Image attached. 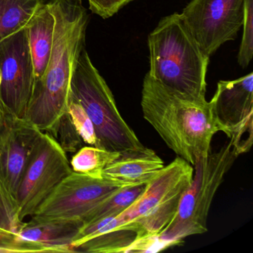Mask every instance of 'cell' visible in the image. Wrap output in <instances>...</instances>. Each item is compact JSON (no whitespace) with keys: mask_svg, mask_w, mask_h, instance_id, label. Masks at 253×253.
Returning <instances> with one entry per match:
<instances>
[{"mask_svg":"<svg viewBox=\"0 0 253 253\" xmlns=\"http://www.w3.org/2000/svg\"><path fill=\"white\" fill-rule=\"evenodd\" d=\"M48 5L55 19L52 51L45 73L34 82L24 117L46 133L68 111L71 81L89 23L82 0H48Z\"/></svg>","mask_w":253,"mask_h":253,"instance_id":"6da1fadb","label":"cell"},{"mask_svg":"<svg viewBox=\"0 0 253 253\" xmlns=\"http://www.w3.org/2000/svg\"><path fill=\"white\" fill-rule=\"evenodd\" d=\"M143 118L164 143L194 167L210 152L217 131L211 104L167 88L146 74L141 94Z\"/></svg>","mask_w":253,"mask_h":253,"instance_id":"7a4b0ae2","label":"cell"},{"mask_svg":"<svg viewBox=\"0 0 253 253\" xmlns=\"http://www.w3.org/2000/svg\"><path fill=\"white\" fill-rule=\"evenodd\" d=\"M149 75L177 92L206 99L210 57L204 52L179 13L160 20L148 38Z\"/></svg>","mask_w":253,"mask_h":253,"instance_id":"3957f363","label":"cell"},{"mask_svg":"<svg viewBox=\"0 0 253 253\" xmlns=\"http://www.w3.org/2000/svg\"><path fill=\"white\" fill-rule=\"evenodd\" d=\"M69 97L78 102L91 119L97 139L96 147L120 154L144 149L120 114L112 91L85 49L74 71Z\"/></svg>","mask_w":253,"mask_h":253,"instance_id":"277c9868","label":"cell"},{"mask_svg":"<svg viewBox=\"0 0 253 253\" xmlns=\"http://www.w3.org/2000/svg\"><path fill=\"white\" fill-rule=\"evenodd\" d=\"M238 156L229 140L217 152L201 157L193 167L192 183L180 199L177 214L159 235L180 246L184 238L207 232L213 198Z\"/></svg>","mask_w":253,"mask_h":253,"instance_id":"5b68a950","label":"cell"},{"mask_svg":"<svg viewBox=\"0 0 253 253\" xmlns=\"http://www.w3.org/2000/svg\"><path fill=\"white\" fill-rule=\"evenodd\" d=\"M193 175V167L177 157L146 183L144 192L129 207L115 217L117 226L134 225L140 238L159 235L177 214Z\"/></svg>","mask_w":253,"mask_h":253,"instance_id":"8992f818","label":"cell"},{"mask_svg":"<svg viewBox=\"0 0 253 253\" xmlns=\"http://www.w3.org/2000/svg\"><path fill=\"white\" fill-rule=\"evenodd\" d=\"M72 171L66 152L52 136L42 133L17 189L16 202L20 221L34 215Z\"/></svg>","mask_w":253,"mask_h":253,"instance_id":"52a82bcc","label":"cell"},{"mask_svg":"<svg viewBox=\"0 0 253 253\" xmlns=\"http://www.w3.org/2000/svg\"><path fill=\"white\" fill-rule=\"evenodd\" d=\"M217 131L224 133L238 155L253 140V73L234 81H220L210 101Z\"/></svg>","mask_w":253,"mask_h":253,"instance_id":"ba28073f","label":"cell"},{"mask_svg":"<svg viewBox=\"0 0 253 253\" xmlns=\"http://www.w3.org/2000/svg\"><path fill=\"white\" fill-rule=\"evenodd\" d=\"M180 15L210 57L223 44L237 38L244 23V0H189Z\"/></svg>","mask_w":253,"mask_h":253,"instance_id":"9c48e42d","label":"cell"},{"mask_svg":"<svg viewBox=\"0 0 253 253\" xmlns=\"http://www.w3.org/2000/svg\"><path fill=\"white\" fill-rule=\"evenodd\" d=\"M35 82L27 27L0 41V103L24 118Z\"/></svg>","mask_w":253,"mask_h":253,"instance_id":"30bf717a","label":"cell"},{"mask_svg":"<svg viewBox=\"0 0 253 253\" xmlns=\"http://www.w3.org/2000/svg\"><path fill=\"white\" fill-rule=\"evenodd\" d=\"M126 186L131 185L72 171L34 215L84 221L87 214L103 200Z\"/></svg>","mask_w":253,"mask_h":253,"instance_id":"8fae6325","label":"cell"},{"mask_svg":"<svg viewBox=\"0 0 253 253\" xmlns=\"http://www.w3.org/2000/svg\"><path fill=\"white\" fill-rule=\"evenodd\" d=\"M42 133L0 103V177L15 201L23 173Z\"/></svg>","mask_w":253,"mask_h":253,"instance_id":"7c38bea8","label":"cell"},{"mask_svg":"<svg viewBox=\"0 0 253 253\" xmlns=\"http://www.w3.org/2000/svg\"><path fill=\"white\" fill-rule=\"evenodd\" d=\"M17 232L21 241L39 246L43 253H72V244L83 226L75 219L32 215Z\"/></svg>","mask_w":253,"mask_h":253,"instance_id":"4fadbf2b","label":"cell"},{"mask_svg":"<svg viewBox=\"0 0 253 253\" xmlns=\"http://www.w3.org/2000/svg\"><path fill=\"white\" fill-rule=\"evenodd\" d=\"M164 167L163 160L152 149L121 154L102 172V177L128 185L146 183Z\"/></svg>","mask_w":253,"mask_h":253,"instance_id":"5bb4252c","label":"cell"},{"mask_svg":"<svg viewBox=\"0 0 253 253\" xmlns=\"http://www.w3.org/2000/svg\"><path fill=\"white\" fill-rule=\"evenodd\" d=\"M55 19L48 3L38 8L27 26L35 81L42 78L51 57Z\"/></svg>","mask_w":253,"mask_h":253,"instance_id":"9a60e30c","label":"cell"},{"mask_svg":"<svg viewBox=\"0 0 253 253\" xmlns=\"http://www.w3.org/2000/svg\"><path fill=\"white\" fill-rule=\"evenodd\" d=\"M48 0H0V41L27 27L38 8Z\"/></svg>","mask_w":253,"mask_h":253,"instance_id":"2e32d148","label":"cell"},{"mask_svg":"<svg viewBox=\"0 0 253 253\" xmlns=\"http://www.w3.org/2000/svg\"><path fill=\"white\" fill-rule=\"evenodd\" d=\"M146 183L124 186L94 207L84 218L83 226L115 217L129 207L144 192Z\"/></svg>","mask_w":253,"mask_h":253,"instance_id":"e0dca14e","label":"cell"},{"mask_svg":"<svg viewBox=\"0 0 253 253\" xmlns=\"http://www.w3.org/2000/svg\"><path fill=\"white\" fill-rule=\"evenodd\" d=\"M120 155L118 152H109L96 146H83L72 157L71 167L75 172L102 178L103 169Z\"/></svg>","mask_w":253,"mask_h":253,"instance_id":"ac0fdd59","label":"cell"},{"mask_svg":"<svg viewBox=\"0 0 253 253\" xmlns=\"http://www.w3.org/2000/svg\"><path fill=\"white\" fill-rule=\"evenodd\" d=\"M48 134L52 136L57 140V143L66 153H76L81 147H83L84 141L75 128L68 111L61 117L57 125Z\"/></svg>","mask_w":253,"mask_h":253,"instance_id":"d6986e66","label":"cell"},{"mask_svg":"<svg viewBox=\"0 0 253 253\" xmlns=\"http://www.w3.org/2000/svg\"><path fill=\"white\" fill-rule=\"evenodd\" d=\"M23 223L17 216V202L0 177V229L17 234Z\"/></svg>","mask_w":253,"mask_h":253,"instance_id":"ffe728a7","label":"cell"},{"mask_svg":"<svg viewBox=\"0 0 253 253\" xmlns=\"http://www.w3.org/2000/svg\"><path fill=\"white\" fill-rule=\"evenodd\" d=\"M243 36L238 54V63L245 69L250 65L253 55V0H244Z\"/></svg>","mask_w":253,"mask_h":253,"instance_id":"44dd1931","label":"cell"},{"mask_svg":"<svg viewBox=\"0 0 253 253\" xmlns=\"http://www.w3.org/2000/svg\"><path fill=\"white\" fill-rule=\"evenodd\" d=\"M68 112L84 143L89 146H97V139L94 125L83 106L76 100L69 97Z\"/></svg>","mask_w":253,"mask_h":253,"instance_id":"7402d4cb","label":"cell"},{"mask_svg":"<svg viewBox=\"0 0 253 253\" xmlns=\"http://www.w3.org/2000/svg\"><path fill=\"white\" fill-rule=\"evenodd\" d=\"M176 246L174 243L164 239L161 235L144 237L134 241L126 250L128 253H158Z\"/></svg>","mask_w":253,"mask_h":253,"instance_id":"603a6c76","label":"cell"},{"mask_svg":"<svg viewBox=\"0 0 253 253\" xmlns=\"http://www.w3.org/2000/svg\"><path fill=\"white\" fill-rule=\"evenodd\" d=\"M89 9L93 14L102 18L109 19L113 17L120 10L135 0H87Z\"/></svg>","mask_w":253,"mask_h":253,"instance_id":"cb8c5ba5","label":"cell"},{"mask_svg":"<svg viewBox=\"0 0 253 253\" xmlns=\"http://www.w3.org/2000/svg\"><path fill=\"white\" fill-rule=\"evenodd\" d=\"M23 243L17 235L0 229V253H24Z\"/></svg>","mask_w":253,"mask_h":253,"instance_id":"d4e9b609","label":"cell"}]
</instances>
